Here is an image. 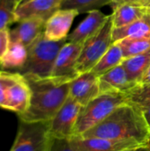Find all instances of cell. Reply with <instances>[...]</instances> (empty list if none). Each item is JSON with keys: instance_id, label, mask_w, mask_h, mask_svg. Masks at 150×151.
<instances>
[{"instance_id": "8992f818", "label": "cell", "mask_w": 150, "mask_h": 151, "mask_svg": "<svg viewBox=\"0 0 150 151\" xmlns=\"http://www.w3.org/2000/svg\"><path fill=\"white\" fill-rule=\"evenodd\" d=\"M51 142L50 121L27 122L19 119L17 135L10 151H50Z\"/></svg>"}, {"instance_id": "d590c367", "label": "cell", "mask_w": 150, "mask_h": 151, "mask_svg": "<svg viewBox=\"0 0 150 151\" xmlns=\"http://www.w3.org/2000/svg\"><path fill=\"white\" fill-rule=\"evenodd\" d=\"M149 143H150V142H149Z\"/></svg>"}, {"instance_id": "277c9868", "label": "cell", "mask_w": 150, "mask_h": 151, "mask_svg": "<svg viewBox=\"0 0 150 151\" xmlns=\"http://www.w3.org/2000/svg\"><path fill=\"white\" fill-rule=\"evenodd\" d=\"M126 103H127V99L125 93H101L82 107L76 123L73 136H81L106 119L118 106Z\"/></svg>"}, {"instance_id": "4fadbf2b", "label": "cell", "mask_w": 150, "mask_h": 151, "mask_svg": "<svg viewBox=\"0 0 150 151\" xmlns=\"http://www.w3.org/2000/svg\"><path fill=\"white\" fill-rule=\"evenodd\" d=\"M64 0H30L18 5L15 17L16 22L27 18H41L47 19L57 11L61 9Z\"/></svg>"}, {"instance_id": "30bf717a", "label": "cell", "mask_w": 150, "mask_h": 151, "mask_svg": "<svg viewBox=\"0 0 150 151\" xmlns=\"http://www.w3.org/2000/svg\"><path fill=\"white\" fill-rule=\"evenodd\" d=\"M70 143L75 151H122L140 144L134 141H118L104 138L72 136Z\"/></svg>"}, {"instance_id": "e575fe53", "label": "cell", "mask_w": 150, "mask_h": 151, "mask_svg": "<svg viewBox=\"0 0 150 151\" xmlns=\"http://www.w3.org/2000/svg\"><path fill=\"white\" fill-rule=\"evenodd\" d=\"M27 1H30V0H23V1L21 2V3H24V2H27ZM21 3H20V4H21Z\"/></svg>"}, {"instance_id": "4316f807", "label": "cell", "mask_w": 150, "mask_h": 151, "mask_svg": "<svg viewBox=\"0 0 150 151\" xmlns=\"http://www.w3.org/2000/svg\"><path fill=\"white\" fill-rule=\"evenodd\" d=\"M50 151H75L70 143V139H57L52 137Z\"/></svg>"}, {"instance_id": "3957f363", "label": "cell", "mask_w": 150, "mask_h": 151, "mask_svg": "<svg viewBox=\"0 0 150 151\" xmlns=\"http://www.w3.org/2000/svg\"><path fill=\"white\" fill-rule=\"evenodd\" d=\"M65 42L66 39L57 42L50 41L42 33L27 47V62L18 73L22 75H33L40 78L50 77L56 58Z\"/></svg>"}, {"instance_id": "836d02e7", "label": "cell", "mask_w": 150, "mask_h": 151, "mask_svg": "<svg viewBox=\"0 0 150 151\" xmlns=\"http://www.w3.org/2000/svg\"><path fill=\"white\" fill-rule=\"evenodd\" d=\"M22 1H23V0H17V2H18V5H19V4H20Z\"/></svg>"}, {"instance_id": "ffe728a7", "label": "cell", "mask_w": 150, "mask_h": 151, "mask_svg": "<svg viewBox=\"0 0 150 151\" xmlns=\"http://www.w3.org/2000/svg\"><path fill=\"white\" fill-rule=\"evenodd\" d=\"M121 65L125 68L130 80L135 84H140L150 65V50L146 52L124 58Z\"/></svg>"}, {"instance_id": "f546056e", "label": "cell", "mask_w": 150, "mask_h": 151, "mask_svg": "<svg viewBox=\"0 0 150 151\" xmlns=\"http://www.w3.org/2000/svg\"><path fill=\"white\" fill-rule=\"evenodd\" d=\"M122 151H150V143L139 145V146L133 147V148H129V149H126V150Z\"/></svg>"}, {"instance_id": "6da1fadb", "label": "cell", "mask_w": 150, "mask_h": 151, "mask_svg": "<svg viewBox=\"0 0 150 151\" xmlns=\"http://www.w3.org/2000/svg\"><path fill=\"white\" fill-rule=\"evenodd\" d=\"M81 136L134 141L140 144H147L150 142V129L142 112L129 103H126Z\"/></svg>"}, {"instance_id": "7a4b0ae2", "label": "cell", "mask_w": 150, "mask_h": 151, "mask_svg": "<svg viewBox=\"0 0 150 151\" xmlns=\"http://www.w3.org/2000/svg\"><path fill=\"white\" fill-rule=\"evenodd\" d=\"M31 88L30 105L19 119L27 122L50 121L69 96L70 82L53 77L23 75Z\"/></svg>"}, {"instance_id": "f1b7e54d", "label": "cell", "mask_w": 150, "mask_h": 151, "mask_svg": "<svg viewBox=\"0 0 150 151\" xmlns=\"http://www.w3.org/2000/svg\"><path fill=\"white\" fill-rule=\"evenodd\" d=\"M141 4L140 0H111V6L112 8L120 5V4Z\"/></svg>"}, {"instance_id": "d6986e66", "label": "cell", "mask_w": 150, "mask_h": 151, "mask_svg": "<svg viewBox=\"0 0 150 151\" xmlns=\"http://www.w3.org/2000/svg\"><path fill=\"white\" fill-rule=\"evenodd\" d=\"M126 37H150V9L138 20L125 27L112 29V42Z\"/></svg>"}, {"instance_id": "d4e9b609", "label": "cell", "mask_w": 150, "mask_h": 151, "mask_svg": "<svg viewBox=\"0 0 150 151\" xmlns=\"http://www.w3.org/2000/svg\"><path fill=\"white\" fill-rule=\"evenodd\" d=\"M17 7V0H0V29L10 27L11 24L16 23Z\"/></svg>"}, {"instance_id": "1f68e13d", "label": "cell", "mask_w": 150, "mask_h": 151, "mask_svg": "<svg viewBox=\"0 0 150 151\" xmlns=\"http://www.w3.org/2000/svg\"><path fill=\"white\" fill-rule=\"evenodd\" d=\"M147 83H150V65L148 69V71L146 72L145 75L143 76L141 81L140 84H147Z\"/></svg>"}, {"instance_id": "cb8c5ba5", "label": "cell", "mask_w": 150, "mask_h": 151, "mask_svg": "<svg viewBox=\"0 0 150 151\" xmlns=\"http://www.w3.org/2000/svg\"><path fill=\"white\" fill-rule=\"evenodd\" d=\"M111 4V0H64L61 9L76 10L80 14L99 10V8Z\"/></svg>"}, {"instance_id": "d6a6232c", "label": "cell", "mask_w": 150, "mask_h": 151, "mask_svg": "<svg viewBox=\"0 0 150 151\" xmlns=\"http://www.w3.org/2000/svg\"><path fill=\"white\" fill-rule=\"evenodd\" d=\"M140 3L141 5L150 9V0H140Z\"/></svg>"}, {"instance_id": "603a6c76", "label": "cell", "mask_w": 150, "mask_h": 151, "mask_svg": "<svg viewBox=\"0 0 150 151\" xmlns=\"http://www.w3.org/2000/svg\"><path fill=\"white\" fill-rule=\"evenodd\" d=\"M125 94L127 103L133 105L141 111L150 107V83L137 84Z\"/></svg>"}, {"instance_id": "ac0fdd59", "label": "cell", "mask_w": 150, "mask_h": 151, "mask_svg": "<svg viewBox=\"0 0 150 151\" xmlns=\"http://www.w3.org/2000/svg\"><path fill=\"white\" fill-rule=\"evenodd\" d=\"M149 8H147L141 4H124L113 8L112 26L113 28H118L129 25L141 17H143Z\"/></svg>"}, {"instance_id": "484cf974", "label": "cell", "mask_w": 150, "mask_h": 151, "mask_svg": "<svg viewBox=\"0 0 150 151\" xmlns=\"http://www.w3.org/2000/svg\"><path fill=\"white\" fill-rule=\"evenodd\" d=\"M16 77V73L0 71V108L6 109L7 91Z\"/></svg>"}, {"instance_id": "7c38bea8", "label": "cell", "mask_w": 150, "mask_h": 151, "mask_svg": "<svg viewBox=\"0 0 150 151\" xmlns=\"http://www.w3.org/2000/svg\"><path fill=\"white\" fill-rule=\"evenodd\" d=\"M31 88L27 79L16 73V77L7 91L6 109L19 115L26 112L30 105Z\"/></svg>"}, {"instance_id": "e0dca14e", "label": "cell", "mask_w": 150, "mask_h": 151, "mask_svg": "<svg viewBox=\"0 0 150 151\" xmlns=\"http://www.w3.org/2000/svg\"><path fill=\"white\" fill-rule=\"evenodd\" d=\"M27 56V47L19 42L10 41L7 51L0 59V68L4 71L18 73L25 65Z\"/></svg>"}, {"instance_id": "5b68a950", "label": "cell", "mask_w": 150, "mask_h": 151, "mask_svg": "<svg viewBox=\"0 0 150 151\" xmlns=\"http://www.w3.org/2000/svg\"><path fill=\"white\" fill-rule=\"evenodd\" d=\"M112 29V16L110 15L98 32L83 42L77 62L79 74L91 71L107 52L113 43Z\"/></svg>"}, {"instance_id": "ba28073f", "label": "cell", "mask_w": 150, "mask_h": 151, "mask_svg": "<svg viewBox=\"0 0 150 151\" xmlns=\"http://www.w3.org/2000/svg\"><path fill=\"white\" fill-rule=\"evenodd\" d=\"M81 48V43L66 42L56 58L50 77L66 82H71L77 78L80 75L77 72V62Z\"/></svg>"}, {"instance_id": "44dd1931", "label": "cell", "mask_w": 150, "mask_h": 151, "mask_svg": "<svg viewBox=\"0 0 150 151\" xmlns=\"http://www.w3.org/2000/svg\"><path fill=\"white\" fill-rule=\"evenodd\" d=\"M124 59V55L121 48L116 42H113L109 48L107 52L103 56V58L98 61V63L93 67L91 72H93L98 77L115 66L120 65Z\"/></svg>"}, {"instance_id": "52a82bcc", "label": "cell", "mask_w": 150, "mask_h": 151, "mask_svg": "<svg viewBox=\"0 0 150 151\" xmlns=\"http://www.w3.org/2000/svg\"><path fill=\"white\" fill-rule=\"evenodd\" d=\"M82 106L71 96L56 115L50 120V133L51 137L57 139H71L74 135L76 123Z\"/></svg>"}, {"instance_id": "4dcf8cb0", "label": "cell", "mask_w": 150, "mask_h": 151, "mask_svg": "<svg viewBox=\"0 0 150 151\" xmlns=\"http://www.w3.org/2000/svg\"><path fill=\"white\" fill-rule=\"evenodd\" d=\"M141 112H142V115H143V117H144V119L146 120V123H147L149 128L150 129V107L147 108L144 111H142Z\"/></svg>"}, {"instance_id": "9a60e30c", "label": "cell", "mask_w": 150, "mask_h": 151, "mask_svg": "<svg viewBox=\"0 0 150 151\" xmlns=\"http://www.w3.org/2000/svg\"><path fill=\"white\" fill-rule=\"evenodd\" d=\"M108 17L100 10H94L88 12V16L68 35L66 42L83 44L85 41L98 32L106 22Z\"/></svg>"}, {"instance_id": "83f0119b", "label": "cell", "mask_w": 150, "mask_h": 151, "mask_svg": "<svg viewBox=\"0 0 150 151\" xmlns=\"http://www.w3.org/2000/svg\"><path fill=\"white\" fill-rule=\"evenodd\" d=\"M10 44V27L0 29V59L4 57Z\"/></svg>"}, {"instance_id": "8fae6325", "label": "cell", "mask_w": 150, "mask_h": 151, "mask_svg": "<svg viewBox=\"0 0 150 151\" xmlns=\"http://www.w3.org/2000/svg\"><path fill=\"white\" fill-rule=\"evenodd\" d=\"M79 12L71 9H59L46 21L44 36L50 41H62L67 38L70 28Z\"/></svg>"}, {"instance_id": "5bb4252c", "label": "cell", "mask_w": 150, "mask_h": 151, "mask_svg": "<svg viewBox=\"0 0 150 151\" xmlns=\"http://www.w3.org/2000/svg\"><path fill=\"white\" fill-rule=\"evenodd\" d=\"M10 28V41L19 42L26 47L31 45L44 31L46 21L41 18H27L16 22Z\"/></svg>"}, {"instance_id": "2e32d148", "label": "cell", "mask_w": 150, "mask_h": 151, "mask_svg": "<svg viewBox=\"0 0 150 151\" xmlns=\"http://www.w3.org/2000/svg\"><path fill=\"white\" fill-rule=\"evenodd\" d=\"M136 85L137 84L130 80L121 64L99 76V87L101 93H126Z\"/></svg>"}, {"instance_id": "7402d4cb", "label": "cell", "mask_w": 150, "mask_h": 151, "mask_svg": "<svg viewBox=\"0 0 150 151\" xmlns=\"http://www.w3.org/2000/svg\"><path fill=\"white\" fill-rule=\"evenodd\" d=\"M121 48L124 58H127L150 50V37H126L117 42Z\"/></svg>"}, {"instance_id": "9c48e42d", "label": "cell", "mask_w": 150, "mask_h": 151, "mask_svg": "<svg viewBox=\"0 0 150 151\" xmlns=\"http://www.w3.org/2000/svg\"><path fill=\"white\" fill-rule=\"evenodd\" d=\"M100 94L99 77L91 71L80 74L70 82L69 96L82 107Z\"/></svg>"}]
</instances>
